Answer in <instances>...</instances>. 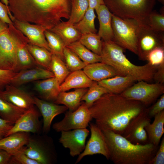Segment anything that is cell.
<instances>
[{
	"label": "cell",
	"mask_w": 164,
	"mask_h": 164,
	"mask_svg": "<svg viewBox=\"0 0 164 164\" xmlns=\"http://www.w3.org/2000/svg\"><path fill=\"white\" fill-rule=\"evenodd\" d=\"M13 25L29 39L31 44L43 47L50 51L44 32L47 30L41 26L20 21L14 18Z\"/></svg>",
	"instance_id": "15"
},
{
	"label": "cell",
	"mask_w": 164,
	"mask_h": 164,
	"mask_svg": "<svg viewBox=\"0 0 164 164\" xmlns=\"http://www.w3.org/2000/svg\"><path fill=\"white\" fill-rule=\"evenodd\" d=\"M59 142L69 150L70 155L74 157L79 155L84 150L86 139L90 132L87 128L63 131Z\"/></svg>",
	"instance_id": "14"
},
{
	"label": "cell",
	"mask_w": 164,
	"mask_h": 164,
	"mask_svg": "<svg viewBox=\"0 0 164 164\" xmlns=\"http://www.w3.org/2000/svg\"><path fill=\"white\" fill-rule=\"evenodd\" d=\"M53 77L54 75L51 70L38 66L16 72L10 84L18 87L32 81Z\"/></svg>",
	"instance_id": "20"
},
{
	"label": "cell",
	"mask_w": 164,
	"mask_h": 164,
	"mask_svg": "<svg viewBox=\"0 0 164 164\" xmlns=\"http://www.w3.org/2000/svg\"><path fill=\"white\" fill-rule=\"evenodd\" d=\"M93 81L89 79L83 70H79L70 73L60 85V91H66L73 88L89 87Z\"/></svg>",
	"instance_id": "25"
},
{
	"label": "cell",
	"mask_w": 164,
	"mask_h": 164,
	"mask_svg": "<svg viewBox=\"0 0 164 164\" xmlns=\"http://www.w3.org/2000/svg\"><path fill=\"white\" fill-rule=\"evenodd\" d=\"M137 38V55L141 60H146L148 54L154 49L164 47V32L155 31L143 22H139Z\"/></svg>",
	"instance_id": "8"
},
{
	"label": "cell",
	"mask_w": 164,
	"mask_h": 164,
	"mask_svg": "<svg viewBox=\"0 0 164 164\" xmlns=\"http://www.w3.org/2000/svg\"><path fill=\"white\" fill-rule=\"evenodd\" d=\"M0 90V117L15 123L26 111L13 105L2 96Z\"/></svg>",
	"instance_id": "32"
},
{
	"label": "cell",
	"mask_w": 164,
	"mask_h": 164,
	"mask_svg": "<svg viewBox=\"0 0 164 164\" xmlns=\"http://www.w3.org/2000/svg\"><path fill=\"white\" fill-rule=\"evenodd\" d=\"M94 9L88 7L83 18L74 25L75 28L82 35L86 33H96L97 30L94 24L96 17Z\"/></svg>",
	"instance_id": "33"
},
{
	"label": "cell",
	"mask_w": 164,
	"mask_h": 164,
	"mask_svg": "<svg viewBox=\"0 0 164 164\" xmlns=\"http://www.w3.org/2000/svg\"><path fill=\"white\" fill-rule=\"evenodd\" d=\"M164 110V94L162 95L160 97L151 107L148 108V114L151 118Z\"/></svg>",
	"instance_id": "44"
},
{
	"label": "cell",
	"mask_w": 164,
	"mask_h": 164,
	"mask_svg": "<svg viewBox=\"0 0 164 164\" xmlns=\"http://www.w3.org/2000/svg\"><path fill=\"white\" fill-rule=\"evenodd\" d=\"M89 7L88 0H72L70 15L67 22L74 25L83 17Z\"/></svg>",
	"instance_id": "34"
},
{
	"label": "cell",
	"mask_w": 164,
	"mask_h": 164,
	"mask_svg": "<svg viewBox=\"0 0 164 164\" xmlns=\"http://www.w3.org/2000/svg\"><path fill=\"white\" fill-rule=\"evenodd\" d=\"M151 121V118L148 115L147 108L131 120L122 135L135 144L149 143L145 128L150 123Z\"/></svg>",
	"instance_id": "11"
},
{
	"label": "cell",
	"mask_w": 164,
	"mask_h": 164,
	"mask_svg": "<svg viewBox=\"0 0 164 164\" xmlns=\"http://www.w3.org/2000/svg\"><path fill=\"white\" fill-rule=\"evenodd\" d=\"M89 7L95 9L100 5H105L104 0H88Z\"/></svg>",
	"instance_id": "50"
},
{
	"label": "cell",
	"mask_w": 164,
	"mask_h": 164,
	"mask_svg": "<svg viewBox=\"0 0 164 164\" xmlns=\"http://www.w3.org/2000/svg\"><path fill=\"white\" fill-rule=\"evenodd\" d=\"M83 70L89 79L96 82L120 75L112 67L102 62L86 65Z\"/></svg>",
	"instance_id": "22"
},
{
	"label": "cell",
	"mask_w": 164,
	"mask_h": 164,
	"mask_svg": "<svg viewBox=\"0 0 164 164\" xmlns=\"http://www.w3.org/2000/svg\"><path fill=\"white\" fill-rule=\"evenodd\" d=\"M146 60L153 66L164 63V47H156L152 50L148 54Z\"/></svg>",
	"instance_id": "41"
},
{
	"label": "cell",
	"mask_w": 164,
	"mask_h": 164,
	"mask_svg": "<svg viewBox=\"0 0 164 164\" xmlns=\"http://www.w3.org/2000/svg\"><path fill=\"white\" fill-rule=\"evenodd\" d=\"M164 164V138L163 137L155 155L149 164Z\"/></svg>",
	"instance_id": "46"
},
{
	"label": "cell",
	"mask_w": 164,
	"mask_h": 164,
	"mask_svg": "<svg viewBox=\"0 0 164 164\" xmlns=\"http://www.w3.org/2000/svg\"><path fill=\"white\" fill-rule=\"evenodd\" d=\"M139 22L122 19L112 14L111 25L114 41L124 49L137 54V31Z\"/></svg>",
	"instance_id": "6"
},
{
	"label": "cell",
	"mask_w": 164,
	"mask_h": 164,
	"mask_svg": "<svg viewBox=\"0 0 164 164\" xmlns=\"http://www.w3.org/2000/svg\"><path fill=\"white\" fill-rule=\"evenodd\" d=\"M60 85L53 77L36 81L34 88L43 100L54 102L60 92Z\"/></svg>",
	"instance_id": "23"
},
{
	"label": "cell",
	"mask_w": 164,
	"mask_h": 164,
	"mask_svg": "<svg viewBox=\"0 0 164 164\" xmlns=\"http://www.w3.org/2000/svg\"><path fill=\"white\" fill-rule=\"evenodd\" d=\"M29 138L27 132H19L12 133L0 139V149L12 155L26 145Z\"/></svg>",
	"instance_id": "24"
},
{
	"label": "cell",
	"mask_w": 164,
	"mask_h": 164,
	"mask_svg": "<svg viewBox=\"0 0 164 164\" xmlns=\"http://www.w3.org/2000/svg\"><path fill=\"white\" fill-rule=\"evenodd\" d=\"M164 84H149L141 80L132 85L120 94L128 99L140 101L146 107L164 94Z\"/></svg>",
	"instance_id": "7"
},
{
	"label": "cell",
	"mask_w": 164,
	"mask_h": 164,
	"mask_svg": "<svg viewBox=\"0 0 164 164\" xmlns=\"http://www.w3.org/2000/svg\"><path fill=\"white\" fill-rule=\"evenodd\" d=\"M101 130L108 146L109 159L115 164H149L159 147L150 143L135 144L111 131Z\"/></svg>",
	"instance_id": "3"
},
{
	"label": "cell",
	"mask_w": 164,
	"mask_h": 164,
	"mask_svg": "<svg viewBox=\"0 0 164 164\" xmlns=\"http://www.w3.org/2000/svg\"><path fill=\"white\" fill-rule=\"evenodd\" d=\"M159 2L162 4H164V0H157Z\"/></svg>",
	"instance_id": "54"
},
{
	"label": "cell",
	"mask_w": 164,
	"mask_h": 164,
	"mask_svg": "<svg viewBox=\"0 0 164 164\" xmlns=\"http://www.w3.org/2000/svg\"><path fill=\"white\" fill-rule=\"evenodd\" d=\"M89 126L91 132L90 138L84 151L78 155L75 164L78 163L86 156L96 154L103 155L109 159L108 146L101 130L95 124L91 122Z\"/></svg>",
	"instance_id": "12"
},
{
	"label": "cell",
	"mask_w": 164,
	"mask_h": 164,
	"mask_svg": "<svg viewBox=\"0 0 164 164\" xmlns=\"http://www.w3.org/2000/svg\"><path fill=\"white\" fill-rule=\"evenodd\" d=\"M17 64V45L8 27L0 34V69L16 72Z\"/></svg>",
	"instance_id": "10"
},
{
	"label": "cell",
	"mask_w": 164,
	"mask_h": 164,
	"mask_svg": "<svg viewBox=\"0 0 164 164\" xmlns=\"http://www.w3.org/2000/svg\"><path fill=\"white\" fill-rule=\"evenodd\" d=\"M153 122L145 127L149 143L159 146L164 133V110L154 117Z\"/></svg>",
	"instance_id": "29"
},
{
	"label": "cell",
	"mask_w": 164,
	"mask_h": 164,
	"mask_svg": "<svg viewBox=\"0 0 164 164\" xmlns=\"http://www.w3.org/2000/svg\"><path fill=\"white\" fill-rule=\"evenodd\" d=\"M48 30L56 34L63 41L65 46L78 41L82 35L74 25L69 24L67 21H61L53 28Z\"/></svg>",
	"instance_id": "26"
},
{
	"label": "cell",
	"mask_w": 164,
	"mask_h": 164,
	"mask_svg": "<svg viewBox=\"0 0 164 164\" xmlns=\"http://www.w3.org/2000/svg\"><path fill=\"white\" fill-rule=\"evenodd\" d=\"M92 119L89 108L83 102L75 110L66 111L63 119L54 123L52 128L57 132L87 128Z\"/></svg>",
	"instance_id": "9"
},
{
	"label": "cell",
	"mask_w": 164,
	"mask_h": 164,
	"mask_svg": "<svg viewBox=\"0 0 164 164\" xmlns=\"http://www.w3.org/2000/svg\"><path fill=\"white\" fill-rule=\"evenodd\" d=\"M8 27L17 45L18 64L16 72L38 66L27 48L29 42L28 39L12 24H8Z\"/></svg>",
	"instance_id": "13"
},
{
	"label": "cell",
	"mask_w": 164,
	"mask_h": 164,
	"mask_svg": "<svg viewBox=\"0 0 164 164\" xmlns=\"http://www.w3.org/2000/svg\"><path fill=\"white\" fill-rule=\"evenodd\" d=\"M101 39L98 34L88 33L82 34L78 41L90 50L100 56L102 43Z\"/></svg>",
	"instance_id": "36"
},
{
	"label": "cell",
	"mask_w": 164,
	"mask_h": 164,
	"mask_svg": "<svg viewBox=\"0 0 164 164\" xmlns=\"http://www.w3.org/2000/svg\"><path fill=\"white\" fill-rule=\"evenodd\" d=\"M8 28V24L0 19V34Z\"/></svg>",
	"instance_id": "51"
},
{
	"label": "cell",
	"mask_w": 164,
	"mask_h": 164,
	"mask_svg": "<svg viewBox=\"0 0 164 164\" xmlns=\"http://www.w3.org/2000/svg\"><path fill=\"white\" fill-rule=\"evenodd\" d=\"M102 41L101 62L112 67L120 75L130 77L135 81L153 80L157 66L149 63L142 66L135 65L124 54V49L114 41Z\"/></svg>",
	"instance_id": "4"
},
{
	"label": "cell",
	"mask_w": 164,
	"mask_h": 164,
	"mask_svg": "<svg viewBox=\"0 0 164 164\" xmlns=\"http://www.w3.org/2000/svg\"><path fill=\"white\" fill-rule=\"evenodd\" d=\"M66 47L75 53L86 65L101 61L100 55L90 50L79 41Z\"/></svg>",
	"instance_id": "31"
},
{
	"label": "cell",
	"mask_w": 164,
	"mask_h": 164,
	"mask_svg": "<svg viewBox=\"0 0 164 164\" xmlns=\"http://www.w3.org/2000/svg\"><path fill=\"white\" fill-rule=\"evenodd\" d=\"M147 108L140 101L109 93L103 95L89 108L92 118L101 130L122 135L131 120Z\"/></svg>",
	"instance_id": "1"
},
{
	"label": "cell",
	"mask_w": 164,
	"mask_h": 164,
	"mask_svg": "<svg viewBox=\"0 0 164 164\" xmlns=\"http://www.w3.org/2000/svg\"><path fill=\"white\" fill-rule=\"evenodd\" d=\"M153 80L156 83L164 84V63L157 66L156 70L153 76Z\"/></svg>",
	"instance_id": "47"
},
{
	"label": "cell",
	"mask_w": 164,
	"mask_h": 164,
	"mask_svg": "<svg viewBox=\"0 0 164 164\" xmlns=\"http://www.w3.org/2000/svg\"><path fill=\"white\" fill-rule=\"evenodd\" d=\"M9 9L19 20L50 29L61 19H69L72 0H8Z\"/></svg>",
	"instance_id": "2"
},
{
	"label": "cell",
	"mask_w": 164,
	"mask_h": 164,
	"mask_svg": "<svg viewBox=\"0 0 164 164\" xmlns=\"http://www.w3.org/2000/svg\"><path fill=\"white\" fill-rule=\"evenodd\" d=\"M39 114L34 108L26 111L14 123L5 137L17 132L35 133L39 129Z\"/></svg>",
	"instance_id": "19"
},
{
	"label": "cell",
	"mask_w": 164,
	"mask_h": 164,
	"mask_svg": "<svg viewBox=\"0 0 164 164\" xmlns=\"http://www.w3.org/2000/svg\"><path fill=\"white\" fill-rule=\"evenodd\" d=\"M156 0H104L113 14L122 19L142 22L152 11Z\"/></svg>",
	"instance_id": "5"
},
{
	"label": "cell",
	"mask_w": 164,
	"mask_h": 164,
	"mask_svg": "<svg viewBox=\"0 0 164 164\" xmlns=\"http://www.w3.org/2000/svg\"><path fill=\"white\" fill-rule=\"evenodd\" d=\"M22 148L12 155L10 164H39L29 158L23 152Z\"/></svg>",
	"instance_id": "42"
},
{
	"label": "cell",
	"mask_w": 164,
	"mask_h": 164,
	"mask_svg": "<svg viewBox=\"0 0 164 164\" xmlns=\"http://www.w3.org/2000/svg\"><path fill=\"white\" fill-rule=\"evenodd\" d=\"M95 10L99 22L98 35L103 41H114V34L111 25L112 14L105 5H99Z\"/></svg>",
	"instance_id": "21"
},
{
	"label": "cell",
	"mask_w": 164,
	"mask_h": 164,
	"mask_svg": "<svg viewBox=\"0 0 164 164\" xmlns=\"http://www.w3.org/2000/svg\"><path fill=\"white\" fill-rule=\"evenodd\" d=\"M87 90L86 88H78L69 92L60 91L54 103L63 104L67 107L69 110L73 111L80 105L81 99Z\"/></svg>",
	"instance_id": "28"
},
{
	"label": "cell",
	"mask_w": 164,
	"mask_h": 164,
	"mask_svg": "<svg viewBox=\"0 0 164 164\" xmlns=\"http://www.w3.org/2000/svg\"><path fill=\"white\" fill-rule=\"evenodd\" d=\"M51 71L60 85L70 73L64 61L59 57L53 54L51 62Z\"/></svg>",
	"instance_id": "38"
},
{
	"label": "cell",
	"mask_w": 164,
	"mask_h": 164,
	"mask_svg": "<svg viewBox=\"0 0 164 164\" xmlns=\"http://www.w3.org/2000/svg\"><path fill=\"white\" fill-rule=\"evenodd\" d=\"M12 155L0 149V164H10Z\"/></svg>",
	"instance_id": "49"
},
{
	"label": "cell",
	"mask_w": 164,
	"mask_h": 164,
	"mask_svg": "<svg viewBox=\"0 0 164 164\" xmlns=\"http://www.w3.org/2000/svg\"><path fill=\"white\" fill-rule=\"evenodd\" d=\"M109 93L107 90L99 84L97 82L93 81L89 89L82 97L81 101H84L85 104L89 108L103 95Z\"/></svg>",
	"instance_id": "37"
},
{
	"label": "cell",
	"mask_w": 164,
	"mask_h": 164,
	"mask_svg": "<svg viewBox=\"0 0 164 164\" xmlns=\"http://www.w3.org/2000/svg\"><path fill=\"white\" fill-rule=\"evenodd\" d=\"M27 48L37 65L51 70L52 53L46 48L29 42Z\"/></svg>",
	"instance_id": "30"
},
{
	"label": "cell",
	"mask_w": 164,
	"mask_h": 164,
	"mask_svg": "<svg viewBox=\"0 0 164 164\" xmlns=\"http://www.w3.org/2000/svg\"><path fill=\"white\" fill-rule=\"evenodd\" d=\"M22 150L29 158L39 164H52L56 159L55 153L48 145L41 144L30 138Z\"/></svg>",
	"instance_id": "16"
},
{
	"label": "cell",
	"mask_w": 164,
	"mask_h": 164,
	"mask_svg": "<svg viewBox=\"0 0 164 164\" xmlns=\"http://www.w3.org/2000/svg\"><path fill=\"white\" fill-rule=\"evenodd\" d=\"M63 55L66 65L70 71L82 70L86 65L75 53L66 46L63 50Z\"/></svg>",
	"instance_id": "39"
},
{
	"label": "cell",
	"mask_w": 164,
	"mask_h": 164,
	"mask_svg": "<svg viewBox=\"0 0 164 164\" xmlns=\"http://www.w3.org/2000/svg\"><path fill=\"white\" fill-rule=\"evenodd\" d=\"M14 123L5 120L0 117V133L5 135L13 126Z\"/></svg>",
	"instance_id": "48"
},
{
	"label": "cell",
	"mask_w": 164,
	"mask_h": 164,
	"mask_svg": "<svg viewBox=\"0 0 164 164\" xmlns=\"http://www.w3.org/2000/svg\"><path fill=\"white\" fill-rule=\"evenodd\" d=\"M153 30L159 32L164 31V14L158 13L153 10L147 15L142 22Z\"/></svg>",
	"instance_id": "40"
},
{
	"label": "cell",
	"mask_w": 164,
	"mask_h": 164,
	"mask_svg": "<svg viewBox=\"0 0 164 164\" xmlns=\"http://www.w3.org/2000/svg\"><path fill=\"white\" fill-rule=\"evenodd\" d=\"M16 72L10 70L0 69V90H3L11 81Z\"/></svg>",
	"instance_id": "43"
},
{
	"label": "cell",
	"mask_w": 164,
	"mask_h": 164,
	"mask_svg": "<svg viewBox=\"0 0 164 164\" xmlns=\"http://www.w3.org/2000/svg\"><path fill=\"white\" fill-rule=\"evenodd\" d=\"M14 17L11 13L8 6H7L0 1V19L8 24H13L12 20Z\"/></svg>",
	"instance_id": "45"
},
{
	"label": "cell",
	"mask_w": 164,
	"mask_h": 164,
	"mask_svg": "<svg viewBox=\"0 0 164 164\" xmlns=\"http://www.w3.org/2000/svg\"><path fill=\"white\" fill-rule=\"evenodd\" d=\"M44 34L50 52L64 61L63 50L65 46L63 41L56 34L49 30H46Z\"/></svg>",
	"instance_id": "35"
},
{
	"label": "cell",
	"mask_w": 164,
	"mask_h": 164,
	"mask_svg": "<svg viewBox=\"0 0 164 164\" xmlns=\"http://www.w3.org/2000/svg\"><path fill=\"white\" fill-rule=\"evenodd\" d=\"M1 2L7 6H8V0H1Z\"/></svg>",
	"instance_id": "52"
},
{
	"label": "cell",
	"mask_w": 164,
	"mask_h": 164,
	"mask_svg": "<svg viewBox=\"0 0 164 164\" xmlns=\"http://www.w3.org/2000/svg\"><path fill=\"white\" fill-rule=\"evenodd\" d=\"M1 93L6 100L18 108L27 111L34 107V97L18 87L9 84Z\"/></svg>",
	"instance_id": "17"
},
{
	"label": "cell",
	"mask_w": 164,
	"mask_h": 164,
	"mask_svg": "<svg viewBox=\"0 0 164 164\" xmlns=\"http://www.w3.org/2000/svg\"><path fill=\"white\" fill-rule=\"evenodd\" d=\"M5 137L4 135L0 133V139Z\"/></svg>",
	"instance_id": "53"
},
{
	"label": "cell",
	"mask_w": 164,
	"mask_h": 164,
	"mask_svg": "<svg viewBox=\"0 0 164 164\" xmlns=\"http://www.w3.org/2000/svg\"><path fill=\"white\" fill-rule=\"evenodd\" d=\"M135 81L128 76L117 75L97 82L110 93L120 94L131 86Z\"/></svg>",
	"instance_id": "27"
},
{
	"label": "cell",
	"mask_w": 164,
	"mask_h": 164,
	"mask_svg": "<svg viewBox=\"0 0 164 164\" xmlns=\"http://www.w3.org/2000/svg\"><path fill=\"white\" fill-rule=\"evenodd\" d=\"M34 104L38 108L43 117V130L45 133L50 131L53 118L68 109L64 105H60L36 97H34Z\"/></svg>",
	"instance_id": "18"
}]
</instances>
